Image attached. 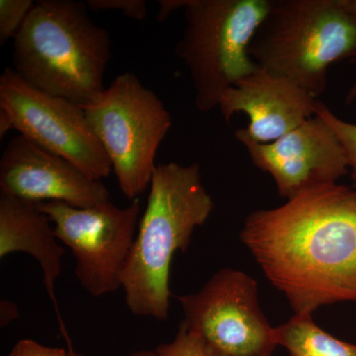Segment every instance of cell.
<instances>
[{
	"mask_svg": "<svg viewBox=\"0 0 356 356\" xmlns=\"http://www.w3.org/2000/svg\"><path fill=\"white\" fill-rule=\"evenodd\" d=\"M88 8L98 11H120L126 17L142 21L147 14V4L145 0H88Z\"/></svg>",
	"mask_w": 356,
	"mask_h": 356,
	"instance_id": "cell-18",
	"label": "cell"
},
{
	"mask_svg": "<svg viewBox=\"0 0 356 356\" xmlns=\"http://www.w3.org/2000/svg\"><path fill=\"white\" fill-rule=\"evenodd\" d=\"M318 102L286 77L259 67L229 88L218 107L227 123L236 113L248 115L247 127L236 131L238 142L269 144L313 118Z\"/></svg>",
	"mask_w": 356,
	"mask_h": 356,
	"instance_id": "cell-12",
	"label": "cell"
},
{
	"mask_svg": "<svg viewBox=\"0 0 356 356\" xmlns=\"http://www.w3.org/2000/svg\"><path fill=\"white\" fill-rule=\"evenodd\" d=\"M86 2L38 0L13 40V67L32 88L86 108L102 99L111 60L108 30Z\"/></svg>",
	"mask_w": 356,
	"mask_h": 356,
	"instance_id": "cell-3",
	"label": "cell"
},
{
	"mask_svg": "<svg viewBox=\"0 0 356 356\" xmlns=\"http://www.w3.org/2000/svg\"><path fill=\"white\" fill-rule=\"evenodd\" d=\"M274 339L289 356H356V344L321 329L313 314H294L286 323L274 327Z\"/></svg>",
	"mask_w": 356,
	"mask_h": 356,
	"instance_id": "cell-14",
	"label": "cell"
},
{
	"mask_svg": "<svg viewBox=\"0 0 356 356\" xmlns=\"http://www.w3.org/2000/svg\"><path fill=\"white\" fill-rule=\"evenodd\" d=\"M252 163L273 178L282 198L337 184L350 173L348 158L339 138L317 116L269 144L245 140Z\"/></svg>",
	"mask_w": 356,
	"mask_h": 356,
	"instance_id": "cell-10",
	"label": "cell"
},
{
	"mask_svg": "<svg viewBox=\"0 0 356 356\" xmlns=\"http://www.w3.org/2000/svg\"><path fill=\"white\" fill-rule=\"evenodd\" d=\"M184 314L180 324L226 356H271L274 327L262 312L257 280L225 267L198 292L175 296Z\"/></svg>",
	"mask_w": 356,
	"mask_h": 356,
	"instance_id": "cell-9",
	"label": "cell"
},
{
	"mask_svg": "<svg viewBox=\"0 0 356 356\" xmlns=\"http://www.w3.org/2000/svg\"><path fill=\"white\" fill-rule=\"evenodd\" d=\"M0 195L33 203L60 202L90 208L110 201L102 180L19 135L9 140L0 159Z\"/></svg>",
	"mask_w": 356,
	"mask_h": 356,
	"instance_id": "cell-11",
	"label": "cell"
},
{
	"mask_svg": "<svg viewBox=\"0 0 356 356\" xmlns=\"http://www.w3.org/2000/svg\"><path fill=\"white\" fill-rule=\"evenodd\" d=\"M32 0H0V44L15 39L34 6Z\"/></svg>",
	"mask_w": 356,
	"mask_h": 356,
	"instance_id": "cell-17",
	"label": "cell"
},
{
	"mask_svg": "<svg viewBox=\"0 0 356 356\" xmlns=\"http://www.w3.org/2000/svg\"><path fill=\"white\" fill-rule=\"evenodd\" d=\"M271 356H273V355H271Z\"/></svg>",
	"mask_w": 356,
	"mask_h": 356,
	"instance_id": "cell-25",
	"label": "cell"
},
{
	"mask_svg": "<svg viewBox=\"0 0 356 356\" xmlns=\"http://www.w3.org/2000/svg\"><path fill=\"white\" fill-rule=\"evenodd\" d=\"M67 356H86L84 355H81V353H76V350H74V348L72 346L67 348ZM123 356H159V353H156V350H142L134 351V353H128V355Z\"/></svg>",
	"mask_w": 356,
	"mask_h": 356,
	"instance_id": "cell-22",
	"label": "cell"
},
{
	"mask_svg": "<svg viewBox=\"0 0 356 356\" xmlns=\"http://www.w3.org/2000/svg\"><path fill=\"white\" fill-rule=\"evenodd\" d=\"M67 348H51L30 339H21L7 356H67Z\"/></svg>",
	"mask_w": 356,
	"mask_h": 356,
	"instance_id": "cell-19",
	"label": "cell"
},
{
	"mask_svg": "<svg viewBox=\"0 0 356 356\" xmlns=\"http://www.w3.org/2000/svg\"><path fill=\"white\" fill-rule=\"evenodd\" d=\"M315 116L324 121L334 131L343 145L348 158L351 180L356 187V124L339 118L320 100L318 102Z\"/></svg>",
	"mask_w": 356,
	"mask_h": 356,
	"instance_id": "cell-15",
	"label": "cell"
},
{
	"mask_svg": "<svg viewBox=\"0 0 356 356\" xmlns=\"http://www.w3.org/2000/svg\"><path fill=\"white\" fill-rule=\"evenodd\" d=\"M49 217L56 236L70 248L76 276L93 297L116 292L132 250L140 219V204L119 208L111 201L90 208L60 202L38 203Z\"/></svg>",
	"mask_w": 356,
	"mask_h": 356,
	"instance_id": "cell-8",
	"label": "cell"
},
{
	"mask_svg": "<svg viewBox=\"0 0 356 356\" xmlns=\"http://www.w3.org/2000/svg\"><path fill=\"white\" fill-rule=\"evenodd\" d=\"M19 309L7 299H2L0 302V325L6 327L19 317Z\"/></svg>",
	"mask_w": 356,
	"mask_h": 356,
	"instance_id": "cell-20",
	"label": "cell"
},
{
	"mask_svg": "<svg viewBox=\"0 0 356 356\" xmlns=\"http://www.w3.org/2000/svg\"><path fill=\"white\" fill-rule=\"evenodd\" d=\"M159 3L158 21L163 22L177 9H184L187 0H161Z\"/></svg>",
	"mask_w": 356,
	"mask_h": 356,
	"instance_id": "cell-21",
	"label": "cell"
},
{
	"mask_svg": "<svg viewBox=\"0 0 356 356\" xmlns=\"http://www.w3.org/2000/svg\"><path fill=\"white\" fill-rule=\"evenodd\" d=\"M84 110L122 193L138 200L151 185L156 153L172 128V115L133 72L119 74L102 99Z\"/></svg>",
	"mask_w": 356,
	"mask_h": 356,
	"instance_id": "cell-6",
	"label": "cell"
},
{
	"mask_svg": "<svg viewBox=\"0 0 356 356\" xmlns=\"http://www.w3.org/2000/svg\"><path fill=\"white\" fill-rule=\"evenodd\" d=\"M240 238L294 314L356 302V189L322 185L255 210Z\"/></svg>",
	"mask_w": 356,
	"mask_h": 356,
	"instance_id": "cell-1",
	"label": "cell"
},
{
	"mask_svg": "<svg viewBox=\"0 0 356 356\" xmlns=\"http://www.w3.org/2000/svg\"><path fill=\"white\" fill-rule=\"evenodd\" d=\"M344 8L355 17L356 20V0H343Z\"/></svg>",
	"mask_w": 356,
	"mask_h": 356,
	"instance_id": "cell-23",
	"label": "cell"
},
{
	"mask_svg": "<svg viewBox=\"0 0 356 356\" xmlns=\"http://www.w3.org/2000/svg\"><path fill=\"white\" fill-rule=\"evenodd\" d=\"M13 129L74 163L91 179L102 180L112 172L83 107L32 88L6 67L0 76V138Z\"/></svg>",
	"mask_w": 356,
	"mask_h": 356,
	"instance_id": "cell-7",
	"label": "cell"
},
{
	"mask_svg": "<svg viewBox=\"0 0 356 356\" xmlns=\"http://www.w3.org/2000/svg\"><path fill=\"white\" fill-rule=\"evenodd\" d=\"M271 0H187L175 54L188 69L196 108H216L222 95L259 69L248 55Z\"/></svg>",
	"mask_w": 356,
	"mask_h": 356,
	"instance_id": "cell-5",
	"label": "cell"
},
{
	"mask_svg": "<svg viewBox=\"0 0 356 356\" xmlns=\"http://www.w3.org/2000/svg\"><path fill=\"white\" fill-rule=\"evenodd\" d=\"M353 60H355L356 62V54L355 55V57L353 58ZM356 99V81L355 83L353 84V86H351V88L350 89V91H348V95H346V102L348 103V104H350V103H353Z\"/></svg>",
	"mask_w": 356,
	"mask_h": 356,
	"instance_id": "cell-24",
	"label": "cell"
},
{
	"mask_svg": "<svg viewBox=\"0 0 356 356\" xmlns=\"http://www.w3.org/2000/svg\"><path fill=\"white\" fill-rule=\"evenodd\" d=\"M356 54V20L343 0H271L248 55L318 97L330 65Z\"/></svg>",
	"mask_w": 356,
	"mask_h": 356,
	"instance_id": "cell-4",
	"label": "cell"
},
{
	"mask_svg": "<svg viewBox=\"0 0 356 356\" xmlns=\"http://www.w3.org/2000/svg\"><path fill=\"white\" fill-rule=\"evenodd\" d=\"M54 226L37 203L0 195V257L25 252L39 262L44 287L58 311L55 285L65 250Z\"/></svg>",
	"mask_w": 356,
	"mask_h": 356,
	"instance_id": "cell-13",
	"label": "cell"
},
{
	"mask_svg": "<svg viewBox=\"0 0 356 356\" xmlns=\"http://www.w3.org/2000/svg\"><path fill=\"white\" fill-rule=\"evenodd\" d=\"M149 189L121 289L134 316L165 321L173 255L186 252L194 231L205 224L215 203L196 163L156 165Z\"/></svg>",
	"mask_w": 356,
	"mask_h": 356,
	"instance_id": "cell-2",
	"label": "cell"
},
{
	"mask_svg": "<svg viewBox=\"0 0 356 356\" xmlns=\"http://www.w3.org/2000/svg\"><path fill=\"white\" fill-rule=\"evenodd\" d=\"M154 350L159 356H226L182 324L170 343L159 344Z\"/></svg>",
	"mask_w": 356,
	"mask_h": 356,
	"instance_id": "cell-16",
	"label": "cell"
}]
</instances>
